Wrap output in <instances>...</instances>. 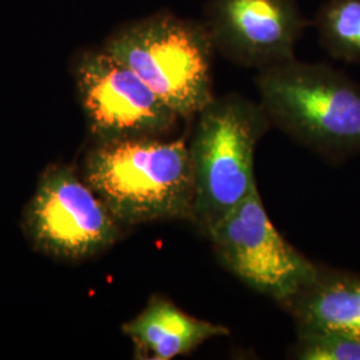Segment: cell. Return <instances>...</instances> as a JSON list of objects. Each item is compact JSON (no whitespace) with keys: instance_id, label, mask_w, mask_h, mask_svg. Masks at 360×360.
Here are the masks:
<instances>
[{"instance_id":"277c9868","label":"cell","mask_w":360,"mask_h":360,"mask_svg":"<svg viewBox=\"0 0 360 360\" xmlns=\"http://www.w3.org/2000/svg\"><path fill=\"white\" fill-rule=\"evenodd\" d=\"M104 50L179 115L193 119L212 101L215 50L202 22L158 13L117 30Z\"/></svg>"},{"instance_id":"7c38bea8","label":"cell","mask_w":360,"mask_h":360,"mask_svg":"<svg viewBox=\"0 0 360 360\" xmlns=\"http://www.w3.org/2000/svg\"><path fill=\"white\" fill-rule=\"evenodd\" d=\"M295 355L302 360H360V340L326 331H299Z\"/></svg>"},{"instance_id":"7a4b0ae2","label":"cell","mask_w":360,"mask_h":360,"mask_svg":"<svg viewBox=\"0 0 360 360\" xmlns=\"http://www.w3.org/2000/svg\"><path fill=\"white\" fill-rule=\"evenodd\" d=\"M271 126L331 163L360 154V83L326 63L295 58L257 72Z\"/></svg>"},{"instance_id":"30bf717a","label":"cell","mask_w":360,"mask_h":360,"mask_svg":"<svg viewBox=\"0 0 360 360\" xmlns=\"http://www.w3.org/2000/svg\"><path fill=\"white\" fill-rule=\"evenodd\" d=\"M299 331H326L360 340V275L324 269L284 303Z\"/></svg>"},{"instance_id":"6da1fadb","label":"cell","mask_w":360,"mask_h":360,"mask_svg":"<svg viewBox=\"0 0 360 360\" xmlns=\"http://www.w3.org/2000/svg\"><path fill=\"white\" fill-rule=\"evenodd\" d=\"M86 179L117 223L193 219L191 159L183 138L101 142L87 159Z\"/></svg>"},{"instance_id":"8fae6325","label":"cell","mask_w":360,"mask_h":360,"mask_svg":"<svg viewBox=\"0 0 360 360\" xmlns=\"http://www.w3.org/2000/svg\"><path fill=\"white\" fill-rule=\"evenodd\" d=\"M314 26L323 50L331 58L360 65V0H326Z\"/></svg>"},{"instance_id":"ba28073f","label":"cell","mask_w":360,"mask_h":360,"mask_svg":"<svg viewBox=\"0 0 360 360\" xmlns=\"http://www.w3.org/2000/svg\"><path fill=\"white\" fill-rule=\"evenodd\" d=\"M28 229L41 248L80 259L112 245L119 223L89 184L65 169L44 176L28 211Z\"/></svg>"},{"instance_id":"5b68a950","label":"cell","mask_w":360,"mask_h":360,"mask_svg":"<svg viewBox=\"0 0 360 360\" xmlns=\"http://www.w3.org/2000/svg\"><path fill=\"white\" fill-rule=\"evenodd\" d=\"M206 236L224 269L282 304L321 271L276 230L257 188L210 227Z\"/></svg>"},{"instance_id":"8992f818","label":"cell","mask_w":360,"mask_h":360,"mask_svg":"<svg viewBox=\"0 0 360 360\" xmlns=\"http://www.w3.org/2000/svg\"><path fill=\"white\" fill-rule=\"evenodd\" d=\"M77 79L91 131L102 142L162 138L181 120L129 65L105 50L86 52Z\"/></svg>"},{"instance_id":"3957f363","label":"cell","mask_w":360,"mask_h":360,"mask_svg":"<svg viewBox=\"0 0 360 360\" xmlns=\"http://www.w3.org/2000/svg\"><path fill=\"white\" fill-rule=\"evenodd\" d=\"M188 143L193 223L206 232L257 188L254 155L271 123L262 104L239 94L214 96L193 117Z\"/></svg>"},{"instance_id":"52a82bcc","label":"cell","mask_w":360,"mask_h":360,"mask_svg":"<svg viewBox=\"0 0 360 360\" xmlns=\"http://www.w3.org/2000/svg\"><path fill=\"white\" fill-rule=\"evenodd\" d=\"M200 22L217 53L257 71L294 59L307 26L296 0H208Z\"/></svg>"},{"instance_id":"9c48e42d","label":"cell","mask_w":360,"mask_h":360,"mask_svg":"<svg viewBox=\"0 0 360 360\" xmlns=\"http://www.w3.org/2000/svg\"><path fill=\"white\" fill-rule=\"evenodd\" d=\"M141 359L171 360L187 355L205 342L227 336L230 330L218 323L186 314L165 297H154L147 307L123 326Z\"/></svg>"}]
</instances>
